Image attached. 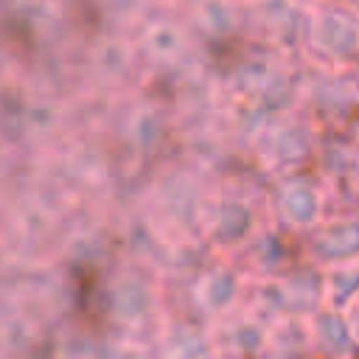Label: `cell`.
Here are the masks:
<instances>
[{
  "mask_svg": "<svg viewBox=\"0 0 359 359\" xmlns=\"http://www.w3.org/2000/svg\"><path fill=\"white\" fill-rule=\"evenodd\" d=\"M266 320L250 311H230L227 317L208 325L213 353L219 359H258L264 351Z\"/></svg>",
  "mask_w": 359,
  "mask_h": 359,
  "instance_id": "1",
  "label": "cell"
},
{
  "mask_svg": "<svg viewBox=\"0 0 359 359\" xmlns=\"http://www.w3.org/2000/svg\"><path fill=\"white\" fill-rule=\"evenodd\" d=\"M154 359H216L205 323H168L151 337Z\"/></svg>",
  "mask_w": 359,
  "mask_h": 359,
  "instance_id": "2",
  "label": "cell"
},
{
  "mask_svg": "<svg viewBox=\"0 0 359 359\" xmlns=\"http://www.w3.org/2000/svg\"><path fill=\"white\" fill-rule=\"evenodd\" d=\"M306 328H309L314 359H342V356L359 353V348L353 345V339L348 334L342 311L317 309L314 314L306 317Z\"/></svg>",
  "mask_w": 359,
  "mask_h": 359,
  "instance_id": "3",
  "label": "cell"
},
{
  "mask_svg": "<svg viewBox=\"0 0 359 359\" xmlns=\"http://www.w3.org/2000/svg\"><path fill=\"white\" fill-rule=\"evenodd\" d=\"M258 359H314L306 320L280 317L266 325L264 351Z\"/></svg>",
  "mask_w": 359,
  "mask_h": 359,
  "instance_id": "4",
  "label": "cell"
},
{
  "mask_svg": "<svg viewBox=\"0 0 359 359\" xmlns=\"http://www.w3.org/2000/svg\"><path fill=\"white\" fill-rule=\"evenodd\" d=\"M101 359H154L151 337H118L107 345Z\"/></svg>",
  "mask_w": 359,
  "mask_h": 359,
  "instance_id": "5",
  "label": "cell"
},
{
  "mask_svg": "<svg viewBox=\"0 0 359 359\" xmlns=\"http://www.w3.org/2000/svg\"><path fill=\"white\" fill-rule=\"evenodd\" d=\"M342 320H345V325H348V334H351L353 345L359 348V294L342 309Z\"/></svg>",
  "mask_w": 359,
  "mask_h": 359,
  "instance_id": "6",
  "label": "cell"
},
{
  "mask_svg": "<svg viewBox=\"0 0 359 359\" xmlns=\"http://www.w3.org/2000/svg\"><path fill=\"white\" fill-rule=\"evenodd\" d=\"M342 359H359V353H351V356H342Z\"/></svg>",
  "mask_w": 359,
  "mask_h": 359,
  "instance_id": "7",
  "label": "cell"
},
{
  "mask_svg": "<svg viewBox=\"0 0 359 359\" xmlns=\"http://www.w3.org/2000/svg\"><path fill=\"white\" fill-rule=\"evenodd\" d=\"M216 359H219V356H216Z\"/></svg>",
  "mask_w": 359,
  "mask_h": 359,
  "instance_id": "8",
  "label": "cell"
}]
</instances>
